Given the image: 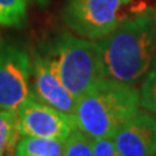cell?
Instances as JSON below:
<instances>
[{
  "mask_svg": "<svg viewBox=\"0 0 156 156\" xmlns=\"http://www.w3.org/2000/svg\"><path fill=\"white\" fill-rule=\"evenodd\" d=\"M155 156H156V155H155Z\"/></svg>",
  "mask_w": 156,
  "mask_h": 156,
  "instance_id": "obj_18",
  "label": "cell"
},
{
  "mask_svg": "<svg viewBox=\"0 0 156 156\" xmlns=\"http://www.w3.org/2000/svg\"><path fill=\"white\" fill-rule=\"evenodd\" d=\"M130 2H131V0H121V3H122V4H128Z\"/></svg>",
  "mask_w": 156,
  "mask_h": 156,
  "instance_id": "obj_15",
  "label": "cell"
},
{
  "mask_svg": "<svg viewBox=\"0 0 156 156\" xmlns=\"http://www.w3.org/2000/svg\"><path fill=\"white\" fill-rule=\"evenodd\" d=\"M27 0H0V25L17 27L26 20Z\"/></svg>",
  "mask_w": 156,
  "mask_h": 156,
  "instance_id": "obj_11",
  "label": "cell"
},
{
  "mask_svg": "<svg viewBox=\"0 0 156 156\" xmlns=\"http://www.w3.org/2000/svg\"><path fill=\"white\" fill-rule=\"evenodd\" d=\"M94 156H120L112 136L92 138Z\"/></svg>",
  "mask_w": 156,
  "mask_h": 156,
  "instance_id": "obj_14",
  "label": "cell"
},
{
  "mask_svg": "<svg viewBox=\"0 0 156 156\" xmlns=\"http://www.w3.org/2000/svg\"><path fill=\"white\" fill-rule=\"evenodd\" d=\"M38 2H39V3H43V4H44V3L47 2V0H38Z\"/></svg>",
  "mask_w": 156,
  "mask_h": 156,
  "instance_id": "obj_16",
  "label": "cell"
},
{
  "mask_svg": "<svg viewBox=\"0 0 156 156\" xmlns=\"http://www.w3.org/2000/svg\"><path fill=\"white\" fill-rule=\"evenodd\" d=\"M155 30H156V14H155Z\"/></svg>",
  "mask_w": 156,
  "mask_h": 156,
  "instance_id": "obj_17",
  "label": "cell"
},
{
  "mask_svg": "<svg viewBox=\"0 0 156 156\" xmlns=\"http://www.w3.org/2000/svg\"><path fill=\"white\" fill-rule=\"evenodd\" d=\"M21 136L17 111L0 109V156H13Z\"/></svg>",
  "mask_w": 156,
  "mask_h": 156,
  "instance_id": "obj_10",
  "label": "cell"
},
{
  "mask_svg": "<svg viewBox=\"0 0 156 156\" xmlns=\"http://www.w3.org/2000/svg\"><path fill=\"white\" fill-rule=\"evenodd\" d=\"M139 95L140 107L156 115V55L151 62L148 72L146 73V77L139 90Z\"/></svg>",
  "mask_w": 156,
  "mask_h": 156,
  "instance_id": "obj_13",
  "label": "cell"
},
{
  "mask_svg": "<svg viewBox=\"0 0 156 156\" xmlns=\"http://www.w3.org/2000/svg\"><path fill=\"white\" fill-rule=\"evenodd\" d=\"M155 14L154 8L136 12L96 41L107 78L135 85L146 76L156 55Z\"/></svg>",
  "mask_w": 156,
  "mask_h": 156,
  "instance_id": "obj_1",
  "label": "cell"
},
{
  "mask_svg": "<svg viewBox=\"0 0 156 156\" xmlns=\"http://www.w3.org/2000/svg\"><path fill=\"white\" fill-rule=\"evenodd\" d=\"M140 107L135 85L103 78L77 99L74 120L77 128L91 138L112 136Z\"/></svg>",
  "mask_w": 156,
  "mask_h": 156,
  "instance_id": "obj_2",
  "label": "cell"
},
{
  "mask_svg": "<svg viewBox=\"0 0 156 156\" xmlns=\"http://www.w3.org/2000/svg\"><path fill=\"white\" fill-rule=\"evenodd\" d=\"M121 0H64L65 25L82 38L99 41L119 25Z\"/></svg>",
  "mask_w": 156,
  "mask_h": 156,
  "instance_id": "obj_4",
  "label": "cell"
},
{
  "mask_svg": "<svg viewBox=\"0 0 156 156\" xmlns=\"http://www.w3.org/2000/svg\"><path fill=\"white\" fill-rule=\"evenodd\" d=\"M61 156H94L92 138L80 129H74L65 138Z\"/></svg>",
  "mask_w": 156,
  "mask_h": 156,
  "instance_id": "obj_12",
  "label": "cell"
},
{
  "mask_svg": "<svg viewBox=\"0 0 156 156\" xmlns=\"http://www.w3.org/2000/svg\"><path fill=\"white\" fill-rule=\"evenodd\" d=\"M43 55L52 61L62 85L77 99L105 78L99 46L91 39L60 34Z\"/></svg>",
  "mask_w": 156,
  "mask_h": 156,
  "instance_id": "obj_3",
  "label": "cell"
},
{
  "mask_svg": "<svg viewBox=\"0 0 156 156\" xmlns=\"http://www.w3.org/2000/svg\"><path fill=\"white\" fill-rule=\"evenodd\" d=\"M33 61L17 46L0 47V109L17 111L31 96Z\"/></svg>",
  "mask_w": 156,
  "mask_h": 156,
  "instance_id": "obj_5",
  "label": "cell"
},
{
  "mask_svg": "<svg viewBox=\"0 0 156 156\" xmlns=\"http://www.w3.org/2000/svg\"><path fill=\"white\" fill-rule=\"evenodd\" d=\"M64 140L22 135L13 156H61Z\"/></svg>",
  "mask_w": 156,
  "mask_h": 156,
  "instance_id": "obj_9",
  "label": "cell"
},
{
  "mask_svg": "<svg viewBox=\"0 0 156 156\" xmlns=\"http://www.w3.org/2000/svg\"><path fill=\"white\" fill-rule=\"evenodd\" d=\"M22 135L65 140L77 129L74 116L44 104L33 95L17 109Z\"/></svg>",
  "mask_w": 156,
  "mask_h": 156,
  "instance_id": "obj_6",
  "label": "cell"
},
{
  "mask_svg": "<svg viewBox=\"0 0 156 156\" xmlns=\"http://www.w3.org/2000/svg\"><path fill=\"white\" fill-rule=\"evenodd\" d=\"M120 156L156 155V115L138 111L112 135Z\"/></svg>",
  "mask_w": 156,
  "mask_h": 156,
  "instance_id": "obj_8",
  "label": "cell"
},
{
  "mask_svg": "<svg viewBox=\"0 0 156 156\" xmlns=\"http://www.w3.org/2000/svg\"><path fill=\"white\" fill-rule=\"evenodd\" d=\"M33 61L31 95L44 104L73 115L77 98L62 85L55 65L43 53H35Z\"/></svg>",
  "mask_w": 156,
  "mask_h": 156,
  "instance_id": "obj_7",
  "label": "cell"
}]
</instances>
